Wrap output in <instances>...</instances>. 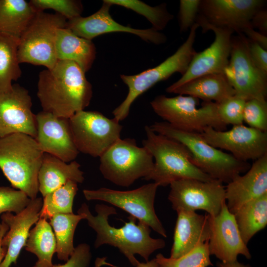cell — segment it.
Returning a JSON list of instances; mask_svg holds the SVG:
<instances>
[{
    "instance_id": "1",
    "label": "cell",
    "mask_w": 267,
    "mask_h": 267,
    "mask_svg": "<svg viewBox=\"0 0 267 267\" xmlns=\"http://www.w3.org/2000/svg\"><path fill=\"white\" fill-rule=\"evenodd\" d=\"M37 96L43 111L69 119L90 103L92 86L75 62L58 60L51 69L41 71Z\"/></svg>"
},
{
    "instance_id": "2",
    "label": "cell",
    "mask_w": 267,
    "mask_h": 267,
    "mask_svg": "<svg viewBox=\"0 0 267 267\" xmlns=\"http://www.w3.org/2000/svg\"><path fill=\"white\" fill-rule=\"evenodd\" d=\"M95 210L97 214L93 216L87 204L84 203L77 212L83 216L89 225L96 232V237L94 244L95 248L104 244L116 247L135 267L139 261L135 258V255H140L147 262L153 253L165 247L164 240L151 237V228L142 222H138L136 224L135 218L130 215L129 222H125L122 227L116 228L108 222L110 215L117 214L113 207L96 204Z\"/></svg>"
},
{
    "instance_id": "3",
    "label": "cell",
    "mask_w": 267,
    "mask_h": 267,
    "mask_svg": "<svg viewBox=\"0 0 267 267\" xmlns=\"http://www.w3.org/2000/svg\"><path fill=\"white\" fill-rule=\"evenodd\" d=\"M44 153L35 138L22 133L0 137V169L11 185L30 199L37 197Z\"/></svg>"
},
{
    "instance_id": "4",
    "label": "cell",
    "mask_w": 267,
    "mask_h": 267,
    "mask_svg": "<svg viewBox=\"0 0 267 267\" xmlns=\"http://www.w3.org/2000/svg\"><path fill=\"white\" fill-rule=\"evenodd\" d=\"M149 127L155 133L183 144L191 153L193 164L214 179L228 183L251 167L248 162L211 145L200 133L180 130L166 122H156Z\"/></svg>"
},
{
    "instance_id": "5",
    "label": "cell",
    "mask_w": 267,
    "mask_h": 267,
    "mask_svg": "<svg viewBox=\"0 0 267 267\" xmlns=\"http://www.w3.org/2000/svg\"><path fill=\"white\" fill-rule=\"evenodd\" d=\"M146 138L143 146L152 155L154 167L144 179L153 180L159 186H166L182 179H195L204 181L214 180L203 172L191 161V155L181 143L145 127Z\"/></svg>"
},
{
    "instance_id": "6",
    "label": "cell",
    "mask_w": 267,
    "mask_h": 267,
    "mask_svg": "<svg viewBox=\"0 0 267 267\" xmlns=\"http://www.w3.org/2000/svg\"><path fill=\"white\" fill-rule=\"evenodd\" d=\"M198 28L195 23L190 29L186 41L174 54L158 65L136 75H120L123 82L128 86L129 91L125 100L112 112L116 120L119 122L125 119L134 100L156 84L168 79L175 73L183 75L186 72L196 53L194 44Z\"/></svg>"
},
{
    "instance_id": "7",
    "label": "cell",
    "mask_w": 267,
    "mask_h": 267,
    "mask_svg": "<svg viewBox=\"0 0 267 267\" xmlns=\"http://www.w3.org/2000/svg\"><path fill=\"white\" fill-rule=\"evenodd\" d=\"M198 103L199 99L180 94L159 95L150 102L155 113L176 129L200 134L209 127L220 131L226 129L219 117L217 103L203 101L200 107Z\"/></svg>"
},
{
    "instance_id": "8",
    "label": "cell",
    "mask_w": 267,
    "mask_h": 267,
    "mask_svg": "<svg viewBox=\"0 0 267 267\" xmlns=\"http://www.w3.org/2000/svg\"><path fill=\"white\" fill-rule=\"evenodd\" d=\"M99 158V170L103 177L123 187L146 178L154 164L150 152L138 146L133 138H119Z\"/></svg>"
},
{
    "instance_id": "9",
    "label": "cell",
    "mask_w": 267,
    "mask_h": 267,
    "mask_svg": "<svg viewBox=\"0 0 267 267\" xmlns=\"http://www.w3.org/2000/svg\"><path fill=\"white\" fill-rule=\"evenodd\" d=\"M67 19L55 13L37 11L19 38L18 57L20 63L52 68L56 64L57 31L66 28Z\"/></svg>"
},
{
    "instance_id": "10",
    "label": "cell",
    "mask_w": 267,
    "mask_h": 267,
    "mask_svg": "<svg viewBox=\"0 0 267 267\" xmlns=\"http://www.w3.org/2000/svg\"><path fill=\"white\" fill-rule=\"evenodd\" d=\"M224 74L235 94L249 100H266L267 75L261 71L252 61L247 37L242 33L231 38V51Z\"/></svg>"
},
{
    "instance_id": "11",
    "label": "cell",
    "mask_w": 267,
    "mask_h": 267,
    "mask_svg": "<svg viewBox=\"0 0 267 267\" xmlns=\"http://www.w3.org/2000/svg\"><path fill=\"white\" fill-rule=\"evenodd\" d=\"M69 121L78 151L93 157H100L121 138L122 126L119 122L99 112L82 110Z\"/></svg>"
},
{
    "instance_id": "12",
    "label": "cell",
    "mask_w": 267,
    "mask_h": 267,
    "mask_svg": "<svg viewBox=\"0 0 267 267\" xmlns=\"http://www.w3.org/2000/svg\"><path fill=\"white\" fill-rule=\"evenodd\" d=\"M158 187L157 183L152 182L131 190L120 191L102 187L96 190L84 189L83 192L87 200L102 201L118 207L167 237L166 231L154 208Z\"/></svg>"
},
{
    "instance_id": "13",
    "label": "cell",
    "mask_w": 267,
    "mask_h": 267,
    "mask_svg": "<svg viewBox=\"0 0 267 267\" xmlns=\"http://www.w3.org/2000/svg\"><path fill=\"white\" fill-rule=\"evenodd\" d=\"M170 185L168 199L176 212L201 210L214 217L226 203L225 186L218 180L182 179L172 182Z\"/></svg>"
},
{
    "instance_id": "14",
    "label": "cell",
    "mask_w": 267,
    "mask_h": 267,
    "mask_svg": "<svg viewBox=\"0 0 267 267\" xmlns=\"http://www.w3.org/2000/svg\"><path fill=\"white\" fill-rule=\"evenodd\" d=\"M266 2L264 0H201L196 23L203 32L213 27L241 33Z\"/></svg>"
},
{
    "instance_id": "15",
    "label": "cell",
    "mask_w": 267,
    "mask_h": 267,
    "mask_svg": "<svg viewBox=\"0 0 267 267\" xmlns=\"http://www.w3.org/2000/svg\"><path fill=\"white\" fill-rule=\"evenodd\" d=\"M200 134L211 145L230 152L235 159L241 161L256 160L267 154V132L243 124L222 131L209 127Z\"/></svg>"
},
{
    "instance_id": "16",
    "label": "cell",
    "mask_w": 267,
    "mask_h": 267,
    "mask_svg": "<svg viewBox=\"0 0 267 267\" xmlns=\"http://www.w3.org/2000/svg\"><path fill=\"white\" fill-rule=\"evenodd\" d=\"M212 31L215 35L212 44L201 52H196L186 72L166 90L170 93L175 88L197 77L210 74H224L228 65L234 33L228 29L207 28L203 33Z\"/></svg>"
},
{
    "instance_id": "17",
    "label": "cell",
    "mask_w": 267,
    "mask_h": 267,
    "mask_svg": "<svg viewBox=\"0 0 267 267\" xmlns=\"http://www.w3.org/2000/svg\"><path fill=\"white\" fill-rule=\"evenodd\" d=\"M32 105L28 90L19 84L0 93V137L22 133L36 138V115L32 111Z\"/></svg>"
},
{
    "instance_id": "18",
    "label": "cell",
    "mask_w": 267,
    "mask_h": 267,
    "mask_svg": "<svg viewBox=\"0 0 267 267\" xmlns=\"http://www.w3.org/2000/svg\"><path fill=\"white\" fill-rule=\"evenodd\" d=\"M112 5L103 1L100 8L87 17L79 16L68 20L66 28L77 36L91 40L100 35L112 32H125L135 35L145 42L160 44L166 42L165 35L152 28L137 29L121 25L115 21L109 10Z\"/></svg>"
},
{
    "instance_id": "19",
    "label": "cell",
    "mask_w": 267,
    "mask_h": 267,
    "mask_svg": "<svg viewBox=\"0 0 267 267\" xmlns=\"http://www.w3.org/2000/svg\"><path fill=\"white\" fill-rule=\"evenodd\" d=\"M36 141L44 153L66 163L74 161L78 151L73 140L69 119L42 111L36 115Z\"/></svg>"
},
{
    "instance_id": "20",
    "label": "cell",
    "mask_w": 267,
    "mask_h": 267,
    "mask_svg": "<svg viewBox=\"0 0 267 267\" xmlns=\"http://www.w3.org/2000/svg\"><path fill=\"white\" fill-rule=\"evenodd\" d=\"M210 226L208 240L210 255H214L222 263L235 262L239 255L251 259L250 251L241 238L234 216L229 211L226 203L218 215L210 216Z\"/></svg>"
},
{
    "instance_id": "21",
    "label": "cell",
    "mask_w": 267,
    "mask_h": 267,
    "mask_svg": "<svg viewBox=\"0 0 267 267\" xmlns=\"http://www.w3.org/2000/svg\"><path fill=\"white\" fill-rule=\"evenodd\" d=\"M43 199H31L27 207L17 214L7 212L0 219L8 226V230L2 237L1 243L7 248L6 254L0 267H10L16 264L22 248L25 246L30 228L40 219Z\"/></svg>"
},
{
    "instance_id": "22",
    "label": "cell",
    "mask_w": 267,
    "mask_h": 267,
    "mask_svg": "<svg viewBox=\"0 0 267 267\" xmlns=\"http://www.w3.org/2000/svg\"><path fill=\"white\" fill-rule=\"evenodd\" d=\"M227 208L234 214L245 203L267 193V154L256 160L242 176L225 186Z\"/></svg>"
},
{
    "instance_id": "23",
    "label": "cell",
    "mask_w": 267,
    "mask_h": 267,
    "mask_svg": "<svg viewBox=\"0 0 267 267\" xmlns=\"http://www.w3.org/2000/svg\"><path fill=\"white\" fill-rule=\"evenodd\" d=\"M170 257L179 258L209 240L210 216L194 211H178Z\"/></svg>"
},
{
    "instance_id": "24",
    "label": "cell",
    "mask_w": 267,
    "mask_h": 267,
    "mask_svg": "<svg viewBox=\"0 0 267 267\" xmlns=\"http://www.w3.org/2000/svg\"><path fill=\"white\" fill-rule=\"evenodd\" d=\"M75 161L66 163L49 154L44 153L38 174L39 190L43 197L67 182L82 183L84 172Z\"/></svg>"
},
{
    "instance_id": "25",
    "label": "cell",
    "mask_w": 267,
    "mask_h": 267,
    "mask_svg": "<svg viewBox=\"0 0 267 267\" xmlns=\"http://www.w3.org/2000/svg\"><path fill=\"white\" fill-rule=\"evenodd\" d=\"M55 50L58 60L74 62L85 73L91 67L96 56L91 40L77 36L67 28L57 30Z\"/></svg>"
},
{
    "instance_id": "26",
    "label": "cell",
    "mask_w": 267,
    "mask_h": 267,
    "mask_svg": "<svg viewBox=\"0 0 267 267\" xmlns=\"http://www.w3.org/2000/svg\"><path fill=\"white\" fill-rule=\"evenodd\" d=\"M170 93L218 103L235 94L224 74H210L197 77L175 88Z\"/></svg>"
},
{
    "instance_id": "27",
    "label": "cell",
    "mask_w": 267,
    "mask_h": 267,
    "mask_svg": "<svg viewBox=\"0 0 267 267\" xmlns=\"http://www.w3.org/2000/svg\"><path fill=\"white\" fill-rule=\"evenodd\" d=\"M37 12L25 0H0V32L19 39Z\"/></svg>"
},
{
    "instance_id": "28",
    "label": "cell",
    "mask_w": 267,
    "mask_h": 267,
    "mask_svg": "<svg viewBox=\"0 0 267 267\" xmlns=\"http://www.w3.org/2000/svg\"><path fill=\"white\" fill-rule=\"evenodd\" d=\"M233 215L241 238L247 245L251 238L267 226V193L245 203Z\"/></svg>"
},
{
    "instance_id": "29",
    "label": "cell",
    "mask_w": 267,
    "mask_h": 267,
    "mask_svg": "<svg viewBox=\"0 0 267 267\" xmlns=\"http://www.w3.org/2000/svg\"><path fill=\"white\" fill-rule=\"evenodd\" d=\"M56 249V239L50 224L45 219L40 218L30 230L25 245V250L37 258L34 267H53L52 260Z\"/></svg>"
},
{
    "instance_id": "30",
    "label": "cell",
    "mask_w": 267,
    "mask_h": 267,
    "mask_svg": "<svg viewBox=\"0 0 267 267\" xmlns=\"http://www.w3.org/2000/svg\"><path fill=\"white\" fill-rule=\"evenodd\" d=\"M19 39L0 32V93L7 92L22 71L18 57Z\"/></svg>"
},
{
    "instance_id": "31",
    "label": "cell",
    "mask_w": 267,
    "mask_h": 267,
    "mask_svg": "<svg viewBox=\"0 0 267 267\" xmlns=\"http://www.w3.org/2000/svg\"><path fill=\"white\" fill-rule=\"evenodd\" d=\"M81 214H60L53 216L49 222L56 242V253L59 260L66 262L73 253V239L76 227L81 220Z\"/></svg>"
},
{
    "instance_id": "32",
    "label": "cell",
    "mask_w": 267,
    "mask_h": 267,
    "mask_svg": "<svg viewBox=\"0 0 267 267\" xmlns=\"http://www.w3.org/2000/svg\"><path fill=\"white\" fill-rule=\"evenodd\" d=\"M77 183L69 181L44 197L40 218L49 220L60 214H72L74 197L78 190Z\"/></svg>"
},
{
    "instance_id": "33",
    "label": "cell",
    "mask_w": 267,
    "mask_h": 267,
    "mask_svg": "<svg viewBox=\"0 0 267 267\" xmlns=\"http://www.w3.org/2000/svg\"><path fill=\"white\" fill-rule=\"evenodd\" d=\"M112 5H118L131 9L145 17L156 31L164 29L174 16L167 9L164 3L156 6H151L138 0H106Z\"/></svg>"
},
{
    "instance_id": "34",
    "label": "cell",
    "mask_w": 267,
    "mask_h": 267,
    "mask_svg": "<svg viewBox=\"0 0 267 267\" xmlns=\"http://www.w3.org/2000/svg\"><path fill=\"white\" fill-rule=\"evenodd\" d=\"M210 256L208 241L179 258H167L159 253L155 259L158 267H208L213 265Z\"/></svg>"
},
{
    "instance_id": "35",
    "label": "cell",
    "mask_w": 267,
    "mask_h": 267,
    "mask_svg": "<svg viewBox=\"0 0 267 267\" xmlns=\"http://www.w3.org/2000/svg\"><path fill=\"white\" fill-rule=\"evenodd\" d=\"M30 4L37 11L51 9L57 13L70 20L81 16L83 5L80 0H31Z\"/></svg>"
},
{
    "instance_id": "36",
    "label": "cell",
    "mask_w": 267,
    "mask_h": 267,
    "mask_svg": "<svg viewBox=\"0 0 267 267\" xmlns=\"http://www.w3.org/2000/svg\"><path fill=\"white\" fill-rule=\"evenodd\" d=\"M246 101L243 98L234 95L217 103V111L221 120L226 126L243 124Z\"/></svg>"
},
{
    "instance_id": "37",
    "label": "cell",
    "mask_w": 267,
    "mask_h": 267,
    "mask_svg": "<svg viewBox=\"0 0 267 267\" xmlns=\"http://www.w3.org/2000/svg\"><path fill=\"white\" fill-rule=\"evenodd\" d=\"M243 121L250 127L267 132V101L257 99L247 100L243 111Z\"/></svg>"
},
{
    "instance_id": "38",
    "label": "cell",
    "mask_w": 267,
    "mask_h": 267,
    "mask_svg": "<svg viewBox=\"0 0 267 267\" xmlns=\"http://www.w3.org/2000/svg\"><path fill=\"white\" fill-rule=\"evenodd\" d=\"M31 199L20 190L0 186V215L7 212L18 214L27 207Z\"/></svg>"
},
{
    "instance_id": "39",
    "label": "cell",
    "mask_w": 267,
    "mask_h": 267,
    "mask_svg": "<svg viewBox=\"0 0 267 267\" xmlns=\"http://www.w3.org/2000/svg\"><path fill=\"white\" fill-rule=\"evenodd\" d=\"M201 0H180L178 12L180 31L190 30L196 23Z\"/></svg>"
},
{
    "instance_id": "40",
    "label": "cell",
    "mask_w": 267,
    "mask_h": 267,
    "mask_svg": "<svg viewBox=\"0 0 267 267\" xmlns=\"http://www.w3.org/2000/svg\"><path fill=\"white\" fill-rule=\"evenodd\" d=\"M90 247L81 243L75 248L69 259L64 264H53V267H89L91 260Z\"/></svg>"
},
{
    "instance_id": "41",
    "label": "cell",
    "mask_w": 267,
    "mask_h": 267,
    "mask_svg": "<svg viewBox=\"0 0 267 267\" xmlns=\"http://www.w3.org/2000/svg\"><path fill=\"white\" fill-rule=\"evenodd\" d=\"M248 42L249 51L252 61L261 71L267 75V50L249 39Z\"/></svg>"
},
{
    "instance_id": "42",
    "label": "cell",
    "mask_w": 267,
    "mask_h": 267,
    "mask_svg": "<svg viewBox=\"0 0 267 267\" xmlns=\"http://www.w3.org/2000/svg\"><path fill=\"white\" fill-rule=\"evenodd\" d=\"M250 24L254 29H258L259 32L267 36V10L263 8L256 12L253 15Z\"/></svg>"
},
{
    "instance_id": "43",
    "label": "cell",
    "mask_w": 267,
    "mask_h": 267,
    "mask_svg": "<svg viewBox=\"0 0 267 267\" xmlns=\"http://www.w3.org/2000/svg\"><path fill=\"white\" fill-rule=\"evenodd\" d=\"M248 39L259 44L267 50V36L254 30L251 25L245 27L241 32Z\"/></svg>"
},
{
    "instance_id": "44",
    "label": "cell",
    "mask_w": 267,
    "mask_h": 267,
    "mask_svg": "<svg viewBox=\"0 0 267 267\" xmlns=\"http://www.w3.org/2000/svg\"><path fill=\"white\" fill-rule=\"evenodd\" d=\"M8 230V226L1 221L0 223V265L4 259L7 250V248L2 244L1 239Z\"/></svg>"
},
{
    "instance_id": "45",
    "label": "cell",
    "mask_w": 267,
    "mask_h": 267,
    "mask_svg": "<svg viewBox=\"0 0 267 267\" xmlns=\"http://www.w3.org/2000/svg\"><path fill=\"white\" fill-rule=\"evenodd\" d=\"M96 266L99 267L102 265H107L112 267H119L105 262L104 261L102 260V259H100V260H96ZM135 267H158V265L155 258H154L150 261L146 262V263H140L139 262Z\"/></svg>"
},
{
    "instance_id": "46",
    "label": "cell",
    "mask_w": 267,
    "mask_h": 267,
    "mask_svg": "<svg viewBox=\"0 0 267 267\" xmlns=\"http://www.w3.org/2000/svg\"><path fill=\"white\" fill-rule=\"evenodd\" d=\"M217 267H251L249 265H244L239 262L237 260L231 263L218 262L216 264Z\"/></svg>"
}]
</instances>
